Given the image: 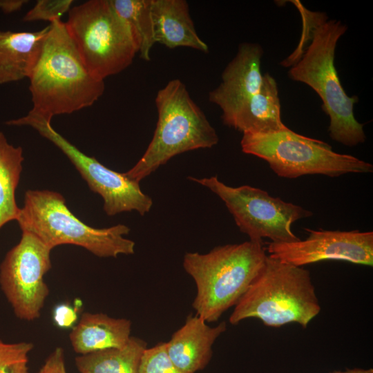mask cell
<instances>
[{"mask_svg":"<svg viewBox=\"0 0 373 373\" xmlns=\"http://www.w3.org/2000/svg\"><path fill=\"white\" fill-rule=\"evenodd\" d=\"M330 373H373V370L372 369L354 368V369H348L345 371H334Z\"/></svg>","mask_w":373,"mask_h":373,"instance_id":"cell-28","label":"cell"},{"mask_svg":"<svg viewBox=\"0 0 373 373\" xmlns=\"http://www.w3.org/2000/svg\"><path fill=\"white\" fill-rule=\"evenodd\" d=\"M21 231L28 232L50 249L61 245L82 247L100 258H115L135 252V242L124 237L130 228L118 224L97 229L73 215L59 193L28 190L16 220Z\"/></svg>","mask_w":373,"mask_h":373,"instance_id":"cell-6","label":"cell"},{"mask_svg":"<svg viewBox=\"0 0 373 373\" xmlns=\"http://www.w3.org/2000/svg\"><path fill=\"white\" fill-rule=\"evenodd\" d=\"M32 108L30 113L48 121L94 104L104 94V80L84 64L61 19L49 24L28 78Z\"/></svg>","mask_w":373,"mask_h":373,"instance_id":"cell-1","label":"cell"},{"mask_svg":"<svg viewBox=\"0 0 373 373\" xmlns=\"http://www.w3.org/2000/svg\"><path fill=\"white\" fill-rule=\"evenodd\" d=\"M38 373H66L64 352L61 347L50 353Z\"/></svg>","mask_w":373,"mask_h":373,"instance_id":"cell-26","label":"cell"},{"mask_svg":"<svg viewBox=\"0 0 373 373\" xmlns=\"http://www.w3.org/2000/svg\"><path fill=\"white\" fill-rule=\"evenodd\" d=\"M51 251L37 237L22 231L19 243L1 263V288L21 320L32 321L40 316L49 294L44 278L52 266Z\"/></svg>","mask_w":373,"mask_h":373,"instance_id":"cell-11","label":"cell"},{"mask_svg":"<svg viewBox=\"0 0 373 373\" xmlns=\"http://www.w3.org/2000/svg\"><path fill=\"white\" fill-rule=\"evenodd\" d=\"M87 68L104 80L133 62L139 45L110 0H89L71 7L65 22Z\"/></svg>","mask_w":373,"mask_h":373,"instance_id":"cell-7","label":"cell"},{"mask_svg":"<svg viewBox=\"0 0 373 373\" xmlns=\"http://www.w3.org/2000/svg\"><path fill=\"white\" fill-rule=\"evenodd\" d=\"M308 236L289 242H269V256L303 267L323 260H343L373 265V232L358 230H312Z\"/></svg>","mask_w":373,"mask_h":373,"instance_id":"cell-12","label":"cell"},{"mask_svg":"<svg viewBox=\"0 0 373 373\" xmlns=\"http://www.w3.org/2000/svg\"><path fill=\"white\" fill-rule=\"evenodd\" d=\"M6 124L31 126L59 148L75 166L90 189L102 197L103 209L108 216L132 211L144 216L150 211L153 200L141 190L138 182L80 151L53 128L50 121L28 112L23 117L8 121Z\"/></svg>","mask_w":373,"mask_h":373,"instance_id":"cell-10","label":"cell"},{"mask_svg":"<svg viewBox=\"0 0 373 373\" xmlns=\"http://www.w3.org/2000/svg\"><path fill=\"white\" fill-rule=\"evenodd\" d=\"M222 119L224 125L242 133H269L285 128L276 79L267 73L263 74L258 93L229 114L222 115Z\"/></svg>","mask_w":373,"mask_h":373,"instance_id":"cell-15","label":"cell"},{"mask_svg":"<svg viewBox=\"0 0 373 373\" xmlns=\"http://www.w3.org/2000/svg\"><path fill=\"white\" fill-rule=\"evenodd\" d=\"M262 55V48L258 44L239 45L236 56L222 73L221 83L209 93V100L221 108L222 115L235 110L260 90Z\"/></svg>","mask_w":373,"mask_h":373,"instance_id":"cell-13","label":"cell"},{"mask_svg":"<svg viewBox=\"0 0 373 373\" xmlns=\"http://www.w3.org/2000/svg\"><path fill=\"white\" fill-rule=\"evenodd\" d=\"M262 240L218 246L207 254L186 253L183 267L196 285L192 306L207 323L235 306L265 265Z\"/></svg>","mask_w":373,"mask_h":373,"instance_id":"cell-2","label":"cell"},{"mask_svg":"<svg viewBox=\"0 0 373 373\" xmlns=\"http://www.w3.org/2000/svg\"><path fill=\"white\" fill-rule=\"evenodd\" d=\"M216 194L225 204L240 231L251 240L269 238L271 242L299 240L291 230L296 221L313 213L300 206L271 196L267 191L249 185L228 186L218 178H188Z\"/></svg>","mask_w":373,"mask_h":373,"instance_id":"cell-9","label":"cell"},{"mask_svg":"<svg viewBox=\"0 0 373 373\" xmlns=\"http://www.w3.org/2000/svg\"><path fill=\"white\" fill-rule=\"evenodd\" d=\"M226 329L224 321L210 327L199 316L189 315L184 324L166 342L168 355L180 370L195 373L209 363L212 345Z\"/></svg>","mask_w":373,"mask_h":373,"instance_id":"cell-14","label":"cell"},{"mask_svg":"<svg viewBox=\"0 0 373 373\" xmlns=\"http://www.w3.org/2000/svg\"><path fill=\"white\" fill-rule=\"evenodd\" d=\"M118 14L130 27L139 45L140 57L150 60L155 44L152 15V0H110Z\"/></svg>","mask_w":373,"mask_h":373,"instance_id":"cell-21","label":"cell"},{"mask_svg":"<svg viewBox=\"0 0 373 373\" xmlns=\"http://www.w3.org/2000/svg\"><path fill=\"white\" fill-rule=\"evenodd\" d=\"M48 29L0 30V84L29 78Z\"/></svg>","mask_w":373,"mask_h":373,"instance_id":"cell-18","label":"cell"},{"mask_svg":"<svg viewBox=\"0 0 373 373\" xmlns=\"http://www.w3.org/2000/svg\"><path fill=\"white\" fill-rule=\"evenodd\" d=\"M52 318L55 325L60 328H73L77 320V310L68 304H59L53 309Z\"/></svg>","mask_w":373,"mask_h":373,"instance_id":"cell-25","label":"cell"},{"mask_svg":"<svg viewBox=\"0 0 373 373\" xmlns=\"http://www.w3.org/2000/svg\"><path fill=\"white\" fill-rule=\"evenodd\" d=\"M341 21H319L313 31L309 45L288 72L289 77L311 87L323 102L322 108L329 117L330 137L347 146L363 143V124L354 114L357 96L344 90L334 66L337 42L347 30Z\"/></svg>","mask_w":373,"mask_h":373,"instance_id":"cell-4","label":"cell"},{"mask_svg":"<svg viewBox=\"0 0 373 373\" xmlns=\"http://www.w3.org/2000/svg\"><path fill=\"white\" fill-rule=\"evenodd\" d=\"M73 2V0H38L23 20L26 22L48 21L51 23L68 12Z\"/></svg>","mask_w":373,"mask_h":373,"instance_id":"cell-24","label":"cell"},{"mask_svg":"<svg viewBox=\"0 0 373 373\" xmlns=\"http://www.w3.org/2000/svg\"><path fill=\"white\" fill-rule=\"evenodd\" d=\"M155 43L169 48L188 47L207 52L209 47L198 36L185 0H152Z\"/></svg>","mask_w":373,"mask_h":373,"instance_id":"cell-16","label":"cell"},{"mask_svg":"<svg viewBox=\"0 0 373 373\" xmlns=\"http://www.w3.org/2000/svg\"><path fill=\"white\" fill-rule=\"evenodd\" d=\"M310 272L267 255L265 262L229 316L231 325L255 318L271 327L303 328L321 312Z\"/></svg>","mask_w":373,"mask_h":373,"instance_id":"cell-3","label":"cell"},{"mask_svg":"<svg viewBox=\"0 0 373 373\" xmlns=\"http://www.w3.org/2000/svg\"><path fill=\"white\" fill-rule=\"evenodd\" d=\"M131 321L102 313H84L72 328L69 338L74 351L81 355L125 346L130 338Z\"/></svg>","mask_w":373,"mask_h":373,"instance_id":"cell-17","label":"cell"},{"mask_svg":"<svg viewBox=\"0 0 373 373\" xmlns=\"http://www.w3.org/2000/svg\"><path fill=\"white\" fill-rule=\"evenodd\" d=\"M32 348V343H8L0 338V373H28V356Z\"/></svg>","mask_w":373,"mask_h":373,"instance_id":"cell-22","label":"cell"},{"mask_svg":"<svg viewBox=\"0 0 373 373\" xmlns=\"http://www.w3.org/2000/svg\"><path fill=\"white\" fill-rule=\"evenodd\" d=\"M137 373H187L178 367L169 358L166 342L146 348L141 357Z\"/></svg>","mask_w":373,"mask_h":373,"instance_id":"cell-23","label":"cell"},{"mask_svg":"<svg viewBox=\"0 0 373 373\" xmlns=\"http://www.w3.org/2000/svg\"><path fill=\"white\" fill-rule=\"evenodd\" d=\"M23 160L21 147L10 144L0 132V229L18 218L20 208L17 205L15 191Z\"/></svg>","mask_w":373,"mask_h":373,"instance_id":"cell-20","label":"cell"},{"mask_svg":"<svg viewBox=\"0 0 373 373\" xmlns=\"http://www.w3.org/2000/svg\"><path fill=\"white\" fill-rule=\"evenodd\" d=\"M242 134V152L264 160L281 178L316 174L337 177L373 171L372 164L336 153L327 143L296 133L287 126L278 132Z\"/></svg>","mask_w":373,"mask_h":373,"instance_id":"cell-8","label":"cell"},{"mask_svg":"<svg viewBox=\"0 0 373 373\" xmlns=\"http://www.w3.org/2000/svg\"><path fill=\"white\" fill-rule=\"evenodd\" d=\"M28 2L26 0H0V10L10 14L21 10Z\"/></svg>","mask_w":373,"mask_h":373,"instance_id":"cell-27","label":"cell"},{"mask_svg":"<svg viewBox=\"0 0 373 373\" xmlns=\"http://www.w3.org/2000/svg\"><path fill=\"white\" fill-rule=\"evenodd\" d=\"M145 341L131 336L128 343L120 348H110L76 357L79 373H137Z\"/></svg>","mask_w":373,"mask_h":373,"instance_id":"cell-19","label":"cell"},{"mask_svg":"<svg viewBox=\"0 0 373 373\" xmlns=\"http://www.w3.org/2000/svg\"><path fill=\"white\" fill-rule=\"evenodd\" d=\"M157 122L151 141L137 162L124 174L140 182L174 156L211 148L219 138L184 84L170 80L155 97Z\"/></svg>","mask_w":373,"mask_h":373,"instance_id":"cell-5","label":"cell"}]
</instances>
